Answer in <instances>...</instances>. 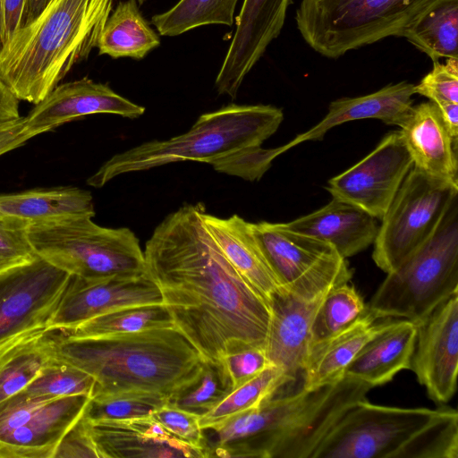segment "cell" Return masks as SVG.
<instances>
[{
    "instance_id": "obj_6",
    "label": "cell",
    "mask_w": 458,
    "mask_h": 458,
    "mask_svg": "<svg viewBox=\"0 0 458 458\" xmlns=\"http://www.w3.org/2000/svg\"><path fill=\"white\" fill-rule=\"evenodd\" d=\"M283 119L282 110L273 106L230 104L201 114L186 132L146 141L114 155L87 183L101 188L119 175L182 161L211 165L241 150L261 146L277 131Z\"/></svg>"
},
{
    "instance_id": "obj_29",
    "label": "cell",
    "mask_w": 458,
    "mask_h": 458,
    "mask_svg": "<svg viewBox=\"0 0 458 458\" xmlns=\"http://www.w3.org/2000/svg\"><path fill=\"white\" fill-rule=\"evenodd\" d=\"M403 38L432 61L458 59V0H435L404 30Z\"/></svg>"
},
{
    "instance_id": "obj_38",
    "label": "cell",
    "mask_w": 458,
    "mask_h": 458,
    "mask_svg": "<svg viewBox=\"0 0 458 458\" xmlns=\"http://www.w3.org/2000/svg\"><path fill=\"white\" fill-rule=\"evenodd\" d=\"M279 155L278 148H263L259 146L216 160L211 165L219 173L252 182L259 180Z\"/></svg>"
},
{
    "instance_id": "obj_4",
    "label": "cell",
    "mask_w": 458,
    "mask_h": 458,
    "mask_svg": "<svg viewBox=\"0 0 458 458\" xmlns=\"http://www.w3.org/2000/svg\"><path fill=\"white\" fill-rule=\"evenodd\" d=\"M114 0H50L0 52V80L19 100L38 104L87 59Z\"/></svg>"
},
{
    "instance_id": "obj_1",
    "label": "cell",
    "mask_w": 458,
    "mask_h": 458,
    "mask_svg": "<svg viewBox=\"0 0 458 458\" xmlns=\"http://www.w3.org/2000/svg\"><path fill=\"white\" fill-rule=\"evenodd\" d=\"M201 203L185 204L155 228L144 249L146 272L162 303L204 360L265 348L271 311L209 233Z\"/></svg>"
},
{
    "instance_id": "obj_3",
    "label": "cell",
    "mask_w": 458,
    "mask_h": 458,
    "mask_svg": "<svg viewBox=\"0 0 458 458\" xmlns=\"http://www.w3.org/2000/svg\"><path fill=\"white\" fill-rule=\"evenodd\" d=\"M55 360L95 380L91 396L146 391L169 397L192 380L204 359L175 327L103 337L70 338L58 330Z\"/></svg>"
},
{
    "instance_id": "obj_19",
    "label": "cell",
    "mask_w": 458,
    "mask_h": 458,
    "mask_svg": "<svg viewBox=\"0 0 458 458\" xmlns=\"http://www.w3.org/2000/svg\"><path fill=\"white\" fill-rule=\"evenodd\" d=\"M88 425L98 458H204L200 450L178 439L152 416Z\"/></svg>"
},
{
    "instance_id": "obj_26",
    "label": "cell",
    "mask_w": 458,
    "mask_h": 458,
    "mask_svg": "<svg viewBox=\"0 0 458 458\" xmlns=\"http://www.w3.org/2000/svg\"><path fill=\"white\" fill-rule=\"evenodd\" d=\"M391 319L377 322L369 311L355 321L314 344L302 369V387L313 390L338 382L363 346Z\"/></svg>"
},
{
    "instance_id": "obj_9",
    "label": "cell",
    "mask_w": 458,
    "mask_h": 458,
    "mask_svg": "<svg viewBox=\"0 0 458 458\" xmlns=\"http://www.w3.org/2000/svg\"><path fill=\"white\" fill-rule=\"evenodd\" d=\"M435 0H301L297 29L319 55L336 59L348 51L404 30Z\"/></svg>"
},
{
    "instance_id": "obj_8",
    "label": "cell",
    "mask_w": 458,
    "mask_h": 458,
    "mask_svg": "<svg viewBox=\"0 0 458 458\" xmlns=\"http://www.w3.org/2000/svg\"><path fill=\"white\" fill-rule=\"evenodd\" d=\"M36 254L52 266L87 280L146 273L144 251L126 227L107 228L80 216L27 227Z\"/></svg>"
},
{
    "instance_id": "obj_31",
    "label": "cell",
    "mask_w": 458,
    "mask_h": 458,
    "mask_svg": "<svg viewBox=\"0 0 458 458\" xmlns=\"http://www.w3.org/2000/svg\"><path fill=\"white\" fill-rule=\"evenodd\" d=\"M173 327L172 317L163 304H148L115 310L62 332L70 338H92Z\"/></svg>"
},
{
    "instance_id": "obj_32",
    "label": "cell",
    "mask_w": 458,
    "mask_h": 458,
    "mask_svg": "<svg viewBox=\"0 0 458 458\" xmlns=\"http://www.w3.org/2000/svg\"><path fill=\"white\" fill-rule=\"evenodd\" d=\"M238 0H179L171 9L155 14L150 23L159 35L179 36L208 24L232 26Z\"/></svg>"
},
{
    "instance_id": "obj_35",
    "label": "cell",
    "mask_w": 458,
    "mask_h": 458,
    "mask_svg": "<svg viewBox=\"0 0 458 458\" xmlns=\"http://www.w3.org/2000/svg\"><path fill=\"white\" fill-rule=\"evenodd\" d=\"M367 311V304L349 283L329 290L313 320L311 347L339 332Z\"/></svg>"
},
{
    "instance_id": "obj_15",
    "label": "cell",
    "mask_w": 458,
    "mask_h": 458,
    "mask_svg": "<svg viewBox=\"0 0 458 458\" xmlns=\"http://www.w3.org/2000/svg\"><path fill=\"white\" fill-rule=\"evenodd\" d=\"M163 304L160 291L146 273L87 280L72 276L47 332L70 331L99 315L122 308Z\"/></svg>"
},
{
    "instance_id": "obj_48",
    "label": "cell",
    "mask_w": 458,
    "mask_h": 458,
    "mask_svg": "<svg viewBox=\"0 0 458 458\" xmlns=\"http://www.w3.org/2000/svg\"><path fill=\"white\" fill-rule=\"evenodd\" d=\"M49 1L50 0H27L21 28L34 21L45 9Z\"/></svg>"
},
{
    "instance_id": "obj_46",
    "label": "cell",
    "mask_w": 458,
    "mask_h": 458,
    "mask_svg": "<svg viewBox=\"0 0 458 458\" xmlns=\"http://www.w3.org/2000/svg\"><path fill=\"white\" fill-rule=\"evenodd\" d=\"M19 101L10 89L0 80V125L21 118Z\"/></svg>"
},
{
    "instance_id": "obj_30",
    "label": "cell",
    "mask_w": 458,
    "mask_h": 458,
    "mask_svg": "<svg viewBox=\"0 0 458 458\" xmlns=\"http://www.w3.org/2000/svg\"><path fill=\"white\" fill-rule=\"evenodd\" d=\"M58 330L45 332L0 359V403L24 389L55 360Z\"/></svg>"
},
{
    "instance_id": "obj_7",
    "label": "cell",
    "mask_w": 458,
    "mask_h": 458,
    "mask_svg": "<svg viewBox=\"0 0 458 458\" xmlns=\"http://www.w3.org/2000/svg\"><path fill=\"white\" fill-rule=\"evenodd\" d=\"M386 274L367 305L377 320L417 324L458 293V196L428 241Z\"/></svg>"
},
{
    "instance_id": "obj_43",
    "label": "cell",
    "mask_w": 458,
    "mask_h": 458,
    "mask_svg": "<svg viewBox=\"0 0 458 458\" xmlns=\"http://www.w3.org/2000/svg\"><path fill=\"white\" fill-rule=\"evenodd\" d=\"M83 415V414H82ZM98 458L86 419L81 416L59 443L54 458Z\"/></svg>"
},
{
    "instance_id": "obj_24",
    "label": "cell",
    "mask_w": 458,
    "mask_h": 458,
    "mask_svg": "<svg viewBox=\"0 0 458 458\" xmlns=\"http://www.w3.org/2000/svg\"><path fill=\"white\" fill-rule=\"evenodd\" d=\"M280 225L290 231L325 241L347 259L371 245L378 227L376 218L346 201L332 198L321 208Z\"/></svg>"
},
{
    "instance_id": "obj_2",
    "label": "cell",
    "mask_w": 458,
    "mask_h": 458,
    "mask_svg": "<svg viewBox=\"0 0 458 458\" xmlns=\"http://www.w3.org/2000/svg\"><path fill=\"white\" fill-rule=\"evenodd\" d=\"M372 387L347 377L317 389L275 393L259 406L202 428L208 457L311 458L340 418Z\"/></svg>"
},
{
    "instance_id": "obj_11",
    "label": "cell",
    "mask_w": 458,
    "mask_h": 458,
    "mask_svg": "<svg viewBox=\"0 0 458 458\" xmlns=\"http://www.w3.org/2000/svg\"><path fill=\"white\" fill-rule=\"evenodd\" d=\"M254 233L281 285L313 300L350 283L346 259L330 243L284 228L280 223H252Z\"/></svg>"
},
{
    "instance_id": "obj_22",
    "label": "cell",
    "mask_w": 458,
    "mask_h": 458,
    "mask_svg": "<svg viewBox=\"0 0 458 458\" xmlns=\"http://www.w3.org/2000/svg\"><path fill=\"white\" fill-rule=\"evenodd\" d=\"M414 86L412 83L401 81L389 84L369 95L341 98L332 101L327 114L318 123L278 147L280 155L304 141L321 140L328 130L347 122L377 119L388 125L401 127L412 107Z\"/></svg>"
},
{
    "instance_id": "obj_12",
    "label": "cell",
    "mask_w": 458,
    "mask_h": 458,
    "mask_svg": "<svg viewBox=\"0 0 458 458\" xmlns=\"http://www.w3.org/2000/svg\"><path fill=\"white\" fill-rule=\"evenodd\" d=\"M71 276L38 256L0 274V359L47 332Z\"/></svg>"
},
{
    "instance_id": "obj_42",
    "label": "cell",
    "mask_w": 458,
    "mask_h": 458,
    "mask_svg": "<svg viewBox=\"0 0 458 458\" xmlns=\"http://www.w3.org/2000/svg\"><path fill=\"white\" fill-rule=\"evenodd\" d=\"M224 362L232 380L233 389L256 377L271 365L265 348L252 347L226 355Z\"/></svg>"
},
{
    "instance_id": "obj_23",
    "label": "cell",
    "mask_w": 458,
    "mask_h": 458,
    "mask_svg": "<svg viewBox=\"0 0 458 458\" xmlns=\"http://www.w3.org/2000/svg\"><path fill=\"white\" fill-rule=\"evenodd\" d=\"M203 221L226 259L268 303L284 289L274 273L252 228L238 215L226 218L202 212Z\"/></svg>"
},
{
    "instance_id": "obj_20",
    "label": "cell",
    "mask_w": 458,
    "mask_h": 458,
    "mask_svg": "<svg viewBox=\"0 0 458 458\" xmlns=\"http://www.w3.org/2000/svg\"><path fill=\"white\" fill-rule=\"evenodd\" d=\"M89 400L87 395H71L47 401L22 425L0 437V458H54Z\"/></svg>"
},
{
    "instance_id": "obj_5",
    "label": "cell",
    "mask_w": 458,
    "mask_h": 458,
    "mask_svg": "<svg viewBox=\"0 0 458 458\" xmlns=\"http://www.w3.org/2000/svg\"><path fill=\"white\" fill-rule=\"evenodd\" d=\"M311 458H458V413L363 399L345 411Z\"/></svg>"
},
{
    "instance_id": "obj_14",
    "label": "cell",
    "mask_w": 458,
    "mask_h": 458,
    "mask_svg": "<svg viewBox=\"0 0 458 458\" xmlns=\"http://www.w3.org/2000/svg\"><path fill=\"white\" fill-rule=\"evenodd\" d=\"M428 397L444 405L455 394L458 373V293L417 323L411 368Z\"/></svg>"
},
{
    "instance_id": "obj_36",
    "label": "cell",
    "mask_w": 458,
    "mask_h": 458,
    "mask_svg": "<svg viewBox=\"0 0 458 458\" xmlns=\"http://www.w3.org/2000/svg\"><path fill=\"white\" fill-rule=\"evenodd\" d=\"M167 401L165 395L146 391L98 394L89 397L83 417L90 422L147 417Z\"/></svg>"
},
{
    "instance_id": "obj_40",
    "label": "cell",
    "mask_w": 458,
    "mask_h": 458,
    "mask_svg": "<svg viewBox=\"0 0 458 458\" xmlns=\"http://www.w3.org/2000/svg\"><path fill=\"white\" fill-rule=\"evenodd\" d=\"M414 90L435 104H458V59L434 62L432 70L414 86Z\"/></svg>"
},
{
    "instance_id": "obj_27",
    "label": "cell",
    "mask_w": 458,
    "mask_h": 458,
    "mask_svg": "<svg viewBox=\"0 0 458 458\" xmlns=\"http://www.w3.org/2000/svg\"><path fill=\"white\" fill-rule=\"evenodd\" d=\"M95 216L92 195L76 187L34 189L0 194V219L26 225Z\"/></svg>"
},
{
    "instance_id": "obj_47",
    "label": "cell",
    "mask_w": 458,
    "mask_h": 458,
    "mask_svg": "<svg viewBox=\"0 0 458 458\" xmlns=\"http://www.w3.org/2000/svg\"><path fill=\"white\" fill-rule=\"evenodd\" d=\"M440 111L444 123L451 137L458 140V104L442 102L436 104Z\"/></svg>"
},
{
    "instance_id": "obj_25",
    "label": "cell",
    "mask_w": 458,
    "mask_h": 458,
    "mask_svg": "<svg viewBox=\"0 0 458 458\" xmlns=\"http://www.w3.org/2000/svg\"><path fill=\"white\" fill-rule=\"evenodd\" d=\"M417 336V324L408 319H391L359 352L344 377L361 381L372 388L391 381L403 369H410Z\"/></svg>"
},
{
    "instance_id": "obj_17",
    "label": "cell",
    "mask_w": 458,
    "mask_h": 458,
    "mask_svg": "<svg viewBox=\"0 0 458 458\" xmlns=\"http://www.w3.org/2000/svg\"><path fill=\"white\" fill-rule=\"evenodd\" d=\"M145 107L88 77L57 85L23 117L25 131L34 137L72 120L94 114L135 119Z\"/></svg>"
},
{
    "instance_id": "obj_39",
    "label": "cell",
    "mask_w": 458,
    "mask_h": 458,
    "mask_svg": "<svg viewBox=\"0 0 458 458\" xmlns=\"http://www.w3.org/2000/svg\"><path fill=\"white\" fill-rule=\"evenodd\" d=\"M38 258L27 234V226L0 219V274Z\"/></svg>"
},
{
    "instance_id": "obj_13",
    "label": "cell",
    "mask_w": 458,
    "mask_h": 458,
    "mask_svg": "<svg viewBox=\"0 0 458 458\" xmlns=\"http://www.w3.org/2000/svg\"><path fill=\"white\" fill-rule=\"evenodd\" d=\"M412 166L400 131H394L368 156L331 178L326 189L332 198L352 204L381 220Z\"/></svg>"
},
{
    "instance_id": "obj_37",
    "label": "cell",
    "mask_w": 458,
    "mask_h": 458,
    "mask_svg": "<svg viewBox=\"0 0 458 458\" xmlns=\"http://www.w3.org/2000/svg\"><path fill=\"white\" fill-rule=\"evenodd\" d=\"M94 378L68 363L53 360L21 392L32 398L55 399L71 395L91 396Z\"/></svg>"
},
{
    "instance_id": "obj_34",
    "label": "cell",
    "mask_w": 458,
    "mask_h": 458,
    "mask_svg": "<svg viewBox=\"0 0 458 458\" xmlns=\"http://www.w3.org/2000/svg\"><path fill=\"white\" fill-rule=\"evenodd\" d=\"M290 382L291 379L279 368L269 365L256 377L234 388L210 411L200 416L199 426L201 428L213 427L255 408Z\"/></svg>"
},
{
    "instance_id": "obj_10",
    "label": "cell",
    "mask_w": 458,
    "mask_h": 458,
    "mask_svg": "<svg viewBox=\"0 0 458 458\" xmlns=\"http://www.w3.org/2000/svg\"><path fill=\"white\" fill-rule=\"evenodd\" d=\"M458 185L429 176L413 166L403 181L373 242L376 265L389 273L434 233Z\"/></svg>"
},
{
    "instance_id": "obj_44",
    "label": "cell",
    "mask_w": 458,
    "mask_h": 458,
    "mask_svg": "<svg viewBox=\"0 0 458 458\" xmlns=\"http://www.w3.org/2000/svg\"><path fill=\"white\" fill-rule=\"evenodd\" d=\"M31 138L25 131L23 117L0 125V156L22 146Z\"/></svg>"
},
{
    "instance_id": "obj_28",
    "label": "cell",
    "mask_w": 458,
    "mask_h": 458,
    "mask_svg": "<svg viewBox=\"0 0 458 458\" xmlns=\"http://www.w3.org/2000/svg\"><path fill=\"white\" fill-rule=\"evenodd\" d=\"M161 44L142 16L137 0L120 1L109 14L98 42V55L141 60Z\"/></svg>"
},
{
    "instance_id": "obj_21",
    "label": "cell",
    "mask_w": 458,
    "mask_h": 458,
    "mask_svg": "<svg viewBox=\"0 0 458 458\" xmlns=\"http://www.w3.org/2000/svg\"><path fill=\"white\" fill-rule=\"evenodd\" d=\"M399 131L414 168L458 185V142L449 134L434 102L412 106Z\"/></svg>"
},
{
    "instance_id": "obj_33",
    "label": "cell",
    "mask_w": 458,
    "mask_h": 458,
    "mask_svg": "<svg viewBox=\"0 0 458 458\" xmlns=\"http://www.w3.org/2000/svg\"><path fill=\"white\" fill-rule=\"evenodd\" d=\"M233 390V386L224 360H204L197 376L171 394L167 404L202 416Z\"/></svg>"
},
{
    "instance_id": "obj_41",
    "label": "cell",
    "mask_w": 458,
    "mask_h": 458,
    "mask_svg": "<svg viewBox=\"0 0 458 458\" xmlns=\"http://www.w3.org/2000/svg\"><path fill=\"white\" fill-rule=\"evenodd\" d=\"M150 416L178 439L200 450L206 458L199 415L166 403Z\"/></svg>"
},
{
    "instance_id": "obj_45",
    "label": "cell",
    "mask_w": 458,
    "mask_h": 458,
    "mask_svg": "<svg viewBox=\"0 0 458 458\" xmlns=\"http://www.w3.org/2000/svg\"><path fill=\"white\" fill-rule=\"evenodd\" d=\"M27 0H4V41L6 43L21 28Z\"/></svg>"
},
{
    "instance_id": "obj_49",
    "label": "cell",
    "mask_w": 458,
    "mask_h": 458,
    "mask_svg": "<svg viewBox=\"0 0 458 458\" xmlns=\"http://www.w3.org/2000/svg\"><path fill=\"white\" fill-rule=\"evenodd\" d=\"M139 4H142L145 3L146 0H137Z\"/></svg>"
},
{
    "instance_id": "obj_16",
    "label": "cell",
    "mask_w": 458,
    "mask_h": 458,
    "mask_svg": "<svg viewBox=\"0 0 458 458\" xmlns=\"http://www.w3.org/2000/svg\"><path fill=\"white\" fill-rule=\"evenodd\" d=\"M293 0H243L236 30L215 81L219 95L234 99L253 66L284 27Z\"/></svg>"
},
{
    "instance_id": "obj_18",
    "label": "cell",
    "mask_w": 458,
    "mask_h": 458,
    "mask_svg": "<svg viewBox=\"0 0 458 458\" xmlns=\"http://www.w3.org/2000/svg\"><path fill=\"white\" fill-rule=\"evenodd\" d=\"M325 295L306 300L282 290L270 300L266 355L269 363L279 368L292 382L306 364L313 320Z\"/></svg>"
}]
</instances>
